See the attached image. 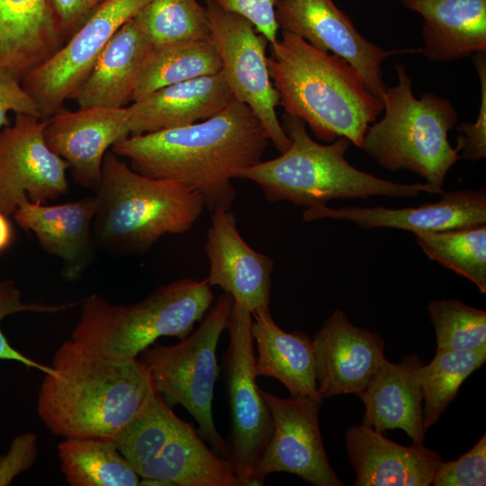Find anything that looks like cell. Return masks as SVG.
I'll use <instances>...</instances> for the list:
<instances>
[{"instance_id": "obj_1", "label": "cell", "mask_w": 486, "mask_h": 486, "mask_svg": "<svg viewBox=\"0 0 486 486\" xmlns=\"http://www.w3.org/2000/svg\"><path fill=\"white\" fill-rule=\"evenodd\" d=\"M269 139L260 121L234 99L214 116L190 125L128 136L112 151L143 176L179 183L199 193L205 207L230 210L231 180L261 161Z\"/></svg>"}, {"instance_id": "obj_2", "label": "cell", "mask_w": 486, "mask_h": 486, "mask_svg": "<svg viewBox=\"0 0 486 486\" xmlns=\"http://www.w3.org/2000/svg\"><path fill=\"white\" fill-rule=\"evenodd\" d=\"M37 412L54 435L114 442L157 392L145 362H114L72 339L56 350Z\"/></svg>"}, {"instance_id": "obj_3", "label": "cell", "mask_w": 486, "mask_h": 486, "mask_svg": "<svg viewBox=\"0 0 486 486\" xmlns=\"http://www.w3.org/2000/svg\"><path fill=\"white\" fill-rule=\"evenodd\" d=\"M267 65L284 113L302 120L320 141L345 137L363 148L365 132L383 104L350 63L281 32L270 44Z\"/></svg>"}, {"instance_id": "obj_4", "label": "cell", "mask_w": 486, "mask_h": 486, "mask_svg": "<svg viewBox=\"0 0 486 486\" xmlns=\"http://www.w3.org/2000/svg\"><path fill=\"white\" fill-rule=\"evenodd\" d=\"M281 124L289 148L277 158L261 160L235 175V179L256 183L271 202L285 201L307 209L336 199L413 198L420 193H445L428 183H396L355 167L345 158L350 145L345 137L327 144L317 142L302 120L287 113Z\"/></svg>"}, {"instance_id": "obj_5", "label": "cell", "mask_w": 486, "mask_h": 486, "mask_svg": "<svg viewBox=\"0 0 486 486\" xmlns=\"http://www.w3.org/2000/svg\"><path fill=\"white\" fill-rule=\"evenodd\" d=\"M95 193L94 244L118 253H144L166 234L189 231L205 208L196 191L139 174L112 150Z\"/></svg>"}, {"instance_id": "obj_6", "label": "cell", "mask_w": 486, "mask_h": 486, "mask_svg": "<svg viewBox=\"0 0 486 486\" xmlns=\"http://www.w3.org/2000/svg\"><path fill=\"white\" fill-rule=\"evenodd\" d=\"M214 300L207 279L181 278L133 304H114L98 294L86 297L71 339L100 357L127 362L161 337L186 338Z\"/></svg>"}, {"instance_id": "obj_7", "label": "cell", "mask_w": 486, "mask_h": 486, "mask_svg": "<svg viewBox=\"0 0 486 486\" xmlns=\"http://www.w3.org/2000/svg\"><path fill=\"white\" fill-rule=\"evenodd\" d=\"M397 84L382 97L384 114L367 129L363 150L389 171L408 170L444 190L448 171L462 158L448 132L457 112L450 100L427 92L418 99L405 67L395 63Z\"/></svg>"}, {"instance_id": "obj_8", "label": "cell", "mask_w": 486, "mask_h": 486, "mask_svg": "<svg viewBox=\"0 0 486 486\" xmlns=\"http://www.w3.org/2000/svg\"><path fill=\"white\" fill-rule=\"evenodd\" d=\"M114 443L140 478L169 486H240L230 461L207 446L158 392Z\"/></svg>"}, {"instance_id": "obj_9", "label": "cell", "mask_w": 486, "mask_h": 486, "mask_svg": "<svg viewBox=\"0 0 486 486\" xmlns=\"http://www.w3.org/2000/svg\"><path fill=\"white\" fill-rule=\"evenodd\" d=\"M232 305L233 298L224 292L186 338L172 346L157 345L142 352L157 392L182 405L196 420L211 447L228 460L230 447L215 428L212 405L218 375L216 349Z\"/></svg>"}, {"instance_id": "obj_10", "label": "cell", "mask_w": 486, "mask_h": 486, "mask_svg": "<svg viewBox=\"0 0 486 486\" xmlns=\"http://www.w3.org/2000/svg\"><path fill=\"white\" fill-rule=\"evenodd\" d=\"M252 313L233 301L224 373L231 418L230 458L240 486L255 485L256 466L273 433L268 406L256 383Z\"/></svg>"}, {"instance_id": "obj_11", "label": "cell", "mask_w": 486, "mask_h": 486, "mask_svg": "<svg viewBox=\"0 0 486 486\" xmlns=\"http://www.w3.org/2000/svg\"><path fill=\"white\" fill-rule=\"evenodd\" d=\"M211 39L221 61V73L233 97L248 105L269 140L283 153L290 146L276 113L279 105L266 56L268 40L246 18L205 0Z\"/></svg>"}, {"instance_id": "obj_12", "label": "cell", "mask_w": 486, "mask_h": 486, "mask_svg": "<svg viewBox=\"0 0 486 486\" xmlns=\"http://www.w3.org/2000/svg\"><path fill=\"white\" fill-rule=\"evenodd\" d=\"M149 0H106L50 58L21 81L46 120L71 99L112 36Z\"/></svg>"}, {"instance_id": "obj_13", "label": "cell", "mask_w": 486, "mask_h": 486, "mask_svg": "<svg viewBox=\"0 0 486 486\" xmlns=\"http://www.w3.org/2000/svg\"><path fill=\"white\" fill-rule=\"evenodd\" d=\"M273 420V433L255 470V485L273 472H289L314 486H342L327 456L319 426L323 400L280 398L264 390Z\"/></svg>"}, {"instance_id": "obj_14", "label": "cell", "mask_w": 486, "mask_h": 486, "mask_svg": "<svg viewBox=\"0 0 486 486\" xmlns=\"http://www.w3.org/2000/svg\"><path fill=\"white\" fill-rule=\"evenodd\" d=\"M47 120L16 113L0 130V210L14 214L24 201L45 203L68 190V163L48 146Z\"/></svg>"}, {"instance_id": "obj_15", "label": "cell", "mask_w": 486, "mask_h": 486, "mask_svg": "<svg viewBox=\"0 0 486 486\" xmlns=\"http://www.w3.org/2000/svg\"><path fill=\"white\" fill-rule=\"evenodd\" d=\"M275 16L281 32L292 33L321 50L346 59L381 100L387 87L383 61L395 55L420 53V48L387 50L374 44L359 32L351 18L333 0H277Z\"/></svg>"}, {"instance_id": "obj_16", "label": "cell", "mask_w": 486, "mask_h": 486, "mask_svg": "<svg viewBox=\"0 0 486 486\" xmlns=\"http://www.w3.org/2000/svg\"><path fill=\"white\" fill-rule=\"evenodd\" d=\"M127 107H63L46 119L48 146L68 165L75 182L94 191L101 181L104 155L130 135Z\"/></svg>"}, {"instance_id": "obj_17", "label": "cell", "mask_w": 486, "mask_h": 486, "mask_svg": "<svg viewBox=\"0 0 486 486\" xmlns=\"http://www.w3.org/2000/svg\"><path fill=\"white\" fill-rule=\"evenodd\" d=\"M318 393L324 400L358 396L385 359L384 341L374 331L352 324L336 309L312 338Z\"/></svg>"}, {"instance_id": "obj_18", "label": "cell", "mask_w": 486, "mask_h": 486, "mask_svg": "<svg viewBox=\"0 0 486 486\" xmlns=\"http://www.w3.org/2000/svg\"><path fill=\"white\" fill-rule=\"evenodd\" d=\"M212 212L204 244L209 284L220 287L252 314L269 310L273 260L244 240L230 210Z\"/></svg>"}, {"instance_id": "obj_19", "label": "cell", "mask_w": 486, "mask_h": 486, "mask_svg": "<svg viewBox=\"0 0 486 486\" xmlns=\"http://www.w3.org/2000/svg\"><path fill=\"white\" fill-rule=\"evenodd\" d=\"M302 219L347 220L364 230L393 228L413 233L482 225L486 224V189L444 193L438 202L417 207H312L303 210Z\"/></svg>"}, {"instance_id": "obj_20", "label": "cell", "mask_w": 486, "mask_h": 486, "mask_svg": "<svg viewBox=\"0 0 486 486\" xmlns=\"http://www.w3.org/2000/svg\"><path fill=\"white\" fill-rule=\"evenodd\" d=\"M345 442L355 486H428L443 462L424 444L401 446L365 424L350 427Z\"/></svg>"}, {"instance_id": "obj_21", "label": "cell", "mask_w": 486, "mask_h": 486, "mask_svg": "<svg viewBox=\"0 0 486 486\" xmlns=\"http://www.w3.org/2000/svg\"><path fill=\"white\" fill-rule=\"evenodd\" d=\"M94 210V196L53 205L26 200L14 218L20 228L35 235L45 252L62 261L64 277L75 281L93 259Z\"/></svg>"}, {"instance_id": "obj_22", "label": "cell", "mask_w": 486, "mask_h": 486, "mask_svg": "<svg viewBox=\"0 0 486 486\" xmlns=\"http://www.w3.org/2000/svg\"><path fill=\"white\" fill-rule=\"evenodd\" d=\"M424 364L418 354L405 355L399 363L386 358L372 374L358 397L364 404L362 424L379 432L400 428L412 440L424 444L423 400L419 370Z\"/></svg>"}, {"instance_id": "obj_23", "label": "cell", "mask_w": 486, "mask_h": 486, "mask_svg": "<svg viewBox=\"0 0 486 486\" xmlns=\"http://www.w3.org/2000/svg\"><path fill=\"white\" fill-rule=\"evenodd\" d=\"M234 99L221 72L170 85L127 106L130 133L140 135L202 122Z\"/></svg>"}, {"instance_id": "obj_24", "label": "cell", "mask_w": 486, "mask_h": 486, "mask_svg": "<svg viewBox=\"0 0 486 486\" xmlns=\"http://www.w3.org/2000/svg\"><path fill=\"white\" fill-rule=\"evenodd\" d=\"M154 48L135 16L110 39L92 71L72 96L78 108L126 107Z\"/></svg>"}, {"instance_id": "obj_25", "label": "cell", "mask_w": 486, "mask_h": 486, "mask_svg": "<svg viewBox=\"0 0 486 486\" xmlns=\"http://www.w3.org/2000/svg\"><path fill=\"white\" fill-rule=\"evenodd\" d=\"M423 19L420 54L450 62L486 52V0H401Z\"/></svg>"}, {"instance_id": "obj_26", "label": "cell", "mask_w": 486, "mask_h": 486, "mask_svg": "<svg viewBox=\"0 0 486 486\" xmlns=\"http://www.w3.org/2000/svg\"><path fill=\"white\" fill-rule=\"evenodd\" d=\"M65 43L47 0H0V73L20 81Z\"/></svg>"}, {"instance_id": "obj_27", "label": "cell", "mask_w": 486, "mask_h": 486, "mask_svg": "<svg viewBox=\"0 0 486 486\" xmlns=\"http://www.w3.org/2000/svg\"><path fill=\"white\" fill-rule=\"evenodd\" d=\"M252 316V335L257 348L256 376L279 380L291 396L321 399L317 388L312 338L302 331H284L274 322L269 310Z\"/></svg>"}, {"instance_id": "obj_28", "label": "cell", "mask_w": 486, "mask_h": 486, "mask_svg": "<svg viewBox=\"0 0 486 486\" xmlns=\"http://www.w3.org/2000/svg\"><path fill=\"white\" fill-rule=\"evenodd\" d=\"M220 72L221 61L212 39L154 46L138 78L132 102L162 87Z\"/></svg>"}, {"instance_id": "obj_29", "label": "cell", "mask_w": 486, "mask_h": 486, "mask_svg": "<svg viewBox=\"0 0 486 486\" xmlns=\"http://www.w3.org/2000/svg\"><path fill=\"white\" fill-rule=\"evenodd\" d=\"M58 455L70 486L140 485V476L112 441L68 437L58 445Z\"/></svg>"}, {"instance_id": "obj_30", "label": "cell", "mask_w": 486, "mask_h": 486, "mask_svg": "<svg viewBox=\"0 0 486 486\" xmlns=\"http://www.w3.org/2000/svg\"><path fill=\"white\" fill-rule=\"evenodd\" d=\"M486 361V346L463 350H436L419 370L422 424L425 432L435 425L455 399L463 382Z\"/></svg>"}, {"instance_id": "obj_31", "label": "cell", "mask_w": 486, "mask_h": 486, "mask_svg": "<svg viewBox=\"0 0 486 486\" xmlns=\"http://www.w3.org/2000/svg\"><path fill=\"white\" fill-rule=\"evenodd\" d=\"M423 252L486 293V224L414 233Z\"/></svg>"}, {"instance_id": "obj_32", "label": "cell", "mask_w": 486, "mask_h": 486, "mask_svg": "<svg viewBox=\"0 0 486 486\" xmlns=\"http://www.w3.org/2000/svg\"><path fill=\"white\" fill-rule=\"evenodd\" d=\"M135 19L154 46L211 39L207 10L197 0H149Z\"/></svg>"}, {"instance_id": "obj_33", "label": "cell", "mask_w": 486, "mask_h": 486, "mask_svg": "<svg viewBox=\"0 0 486 486\" xmlns=\"http://www.w3.org/2000/svg\"><path fill=\"white\" fill-rule=\"evenodd\" d=\"M428 311L434 326L436 350L473 349L486 346V312L459 300H435Z\"/></svg>"}, {"instance_id": "obj_34", "label": "cell", "mask_w": 486, "mask_h": 486, "mask_svg": "<svg viewBox=\"0 0 486 486\" xmlns=\"http://www.w3.org/2000/svg\"><path fill=\"white\" fill-rule=\"evenodd\" d=\"M76 303L69 302L58 305H46L40 303H27L22 300V293L14 281L0 278V325L2 320L12 314L32 311L39 313H54L75 306ZM0 360H10L21 363L28 368H33L44 374H51V365L42 364L12 346L4 335L0 327Z\"/></svg>"}, {"instance_id": "obj_35", "label": "cell", "mask_w": 486, "mask_h": 486, "mask_svg": "<svg viewBox=\"0 0 486 486\" xmlns=\"http://www.w3.org/2000/svg\"><path fill=\"white\" fill-rule=\"evenodd\" d=\"M432 484L435 486L486 485V434L456 460L442 462Z\"/></svg>"}, {"instance_id": "obj_36", "label": "cell", "mask_w": 486, "mask_h": 486, "mask_svg": "<svg viewBox=\"0 0 486 486\" xmlns=\"http://www.w3.org/2000/svg\"><path fill=\"white\" fill-rule=\"evenodd\" d=\"M481 86V104L474 122L456 126V147L462 158L476 161L486 158V52L472 56Z\"/></svg>"}, {"instance_id": "obj_37", "label": "cell", "mask_w": 486, "mask_h": 486, "mask_svg": "<svg viewBox=\"0 0 486 486\" xmlns=\"http://www.w3.org/2000/svg\"><path fill=\"white\" fill-rule=\"evenodd\" d=\"M219 8L248 20L269 42L278 39L275 16L277 0H211Z\"/></svg>"}, {"instance_id": "obj_38", "label": "cell", "mask_w": 486, "mask_h": 486, "mask_svg": "<svg viewBox=\"0 0 486 486\" xmlns=\"http://www.w3.org/2000/svg\"><path fill=\"white\" fill-rule=\"evenodd\" d=\"M38 454L37 436L26 432L17 436L8 452L0 456V486L11 483L13 479L28 470Z\"/></svg>"}, {"instance_id": "obj_39", "label": "cell", "mask_w": 486, "mask_h": 486, "mask_svg": "<svg viewBox=\"0 0 486 486\" xmlns=\"http://www.w3.org/2000/svg\"><path fill=\"white\" fill-rule=\"evenodd\" d=\"M9 112L41 119L37 104L24 90L21 81L0 73V128L10 125Z\"/></svg>"}, {"instance_id": "obj_40", "label": "cell", "mask_w": 486, "mask_h": 486, "mask_svg": "<svg viewBox=\"0 0 486 486\" xmlns=\"http://www.w3.org/2000/svg\"><path fill=\"white\" fill-rule=\"evenodd\" d=\"M65 42L90 16L86 0H47Z\"/></svg>"}, {"instance_id": "obj_41", "label": "cell", "mask_w": 486, "mask_h": 486, "mask_svg": "<svg viewBox=\"0 0 486 486\" xmlns=\"http://www.w3.org/2000/svg\"><path fill=\"white\" fill-rule=\"evenodd\" d=\"M14 239V230L8 215L0 210V253L8 249Z\"/></svg>"}, {"instance_id": "obj_42", "label": "cell", "mask_w": 486, "mask_h": 486, "mask_svg": "<svg viewBox=\"0 0 486 486\" xmlns=\"http://www.w3.org/2000/svg\"><path fill=\"white\" fill-rule=\"evenodd\" d=\"M87 8L92 14L98 6H100L103 3H104L106 0H86Z\"/></svg>"}]
</instances>
